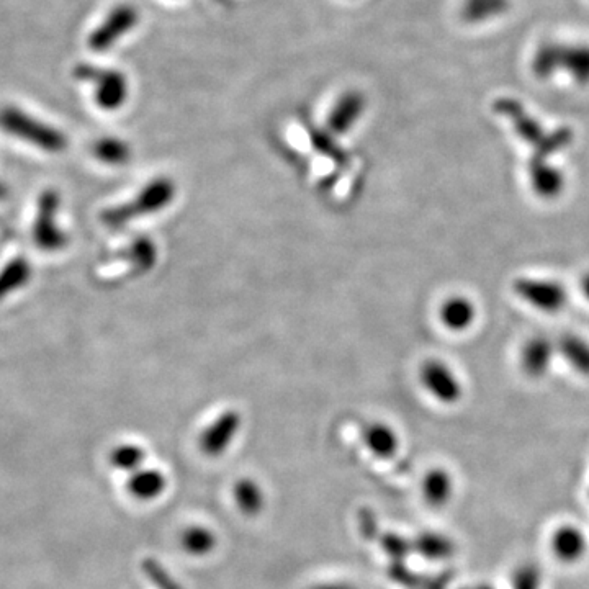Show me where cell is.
<instances>
[{"instance_id": "cell-1", "label": "cell", "mask_w": 589, "mask_h": 589, "mask_svg": "<svg viewBox=\"0 0 589 589\" xmlns=\"http://www.w3.org/2000/svg\"><path fill=\"white\" fill-rule=\"evenodd\" d=\"M177 197V185L169 177H158L131 198L128 202L120 203L117 207L107 208L102 213V223L112 230H122L131 221L156 215L171 207Z\"/></svg>"}, {"instance_id": "cell-2", "label": "cell", "mask_w": 589, "mask_h": 589, "mask_svg": "<svg viewBox=\"0 0 589 589\" xmlns=\"http://www.w3.org/2000/svg\"><path fill=\"white\" fill-rule=\"evenodd\" d=\"M0 130L45 153H63L68 148V138L63 131L23 112L22 108L10 105L0 108Z\"/></svg>"}, {"instance_id": "cell-3", "label": "cell", "mask_w": 589, "mask_h": 589, "mask_svg": "<svg viewBox=\"0 0 589 589\" xmlns=\"http://www.w3.org/2000/svg\"><path fill=\"white\" fill-rule=\"evenodd\" d=\"M77 81L94 86L95 104L105 112H117L130 97V82L122 71L100 68L95 64L82 63L74 68Z\"/></svg>"}, {"instance_id": "cell-4", "label": "cell", "mask_w": 589, "mask_h": 589, "mask_svg": "<svg viewBox=\"0 0 589 589\" xmlns=\"http://www.w3.org/2000/svg\"><path fill=\"white\" fill-rule=\"evenodd\" d=\"M61 195L54 189L41 192L36 200V215L33 221V241L43 252H59L68 246V234L58 226Z\"/></svg>"}, {"instance_id": "cell-5", "label": "cell", "mask_w": 589, "mask_h": 589, "mask_svg": "<svg viewBox=\"0 0 589 589\" xmlns=\"http://www.w3.org/2000/svg\"><path fill=\"white\" fill-rule=\"evenodd\" d=\"M140 10L135 5L120 4L108 12L107 17L90 33L87 45L94 53H107L140 23Z\"/></svg>"}, {"instance_id": "cell-6", "label": "cell", "mask_w": 589, "mask_h": 589, "mask_svg": "<svg viewBox=\"0 0 589 589\" xmlns=\"http://www.w3.org/2000/svg\"><path fill=\"white\" fill-rule=\"evenodd\" d=\"M513 290L521 300L545 313H557L568 302L567 290L554 280L521 277L514 280Z\"/></svg>"}, {"instance_id": "cell-7", "label": "cell", "mask_w": 589, "mask_h": 589, "mask_svg": "<svg viewBox=\"0 0 589 589\" xmlns=\"http://www.w3.org/2000/svg\"><path fill=\"white\" fill-rule=\"evenodd\" d=\"M493 110L513 125L514 133L524 143L529 144L532 151H536L547 140L549 133L545 131L542 123L537 118L532 117L531 113L527 112L519 100L513 99V97H500V99L495 100Z\"/></svg>"}, {"instance_id": "cell-8", "label": "cell", "mask_w": 589, "mask_h": 589, "mask_svg": "<svg viewBox=\"0 0 589 589\" xmlns=\"http://www.w3.org/2000/svg\"><path fill=\"white\" fill-rule=\"evenodd\" d=\"M421 383L437 401L454 405L462 398V383L442 360L429 359L421 367Z\"/></svg>"}, {"instance_id": "cell-9", "label": "cell", "mask_w": 589, "mask_h": 589, "mask_svg": "<svg viewBox=\"0 0 589 589\" xmlns=\"http://www.w3.org/2000/svg\"><path fill=\"white\" fill-rule=\"evenodd\" d=\"M367 110V97L362 90H346L339 95L328 113V131L334 136H344L357 125Z\"/></svg>"}, {"instance_id": "cell-10", "label": "cell", "mask_w": 589, "mask_h": 589, "mask_svg": "<svg viewBox=\"0 0 589 589\" xmlns=\"http://www.w3.org/2000/svg\"><path fill=\"white\" fill-rule=\"evenodd\" d=\"M241 423L243 419L238 411L228 410L221 413L200 437V449L203 454L208 457H220L221 454H225L231 442L238 436Z\"/></svg>"}, {"instance_id": "cell-11", "label": "cell", "mask_w": 589, "mask_h": 589, "mask_svg": "<svg viewBox=\"0 0 589 589\" xmlns=\"http://www.w3.org/2000/svg\"><path fill=\"white\" fill-rule=\"evenodd\" d=\"M563 72L576 86H589V43L558 41V74Z\"/></svg>"}, {"instance_id": "cell-12", "label": "cell", "mask_w": 589, "mask_h": 589, "mask_svg": "<svg viewBox=\"0 0 589 589\" xmlns=\"http://www.w3.org/2000/svg\"><path fill=\"white\" fill-rule=\"evenodd\" d=\"M555 349L549 338L534 336L522 346L521 369L527 377L540 378L549 372Z\"/></svg>"}, {"instance_id": "cell-13", "label": "cell", "mask_w": 589, "mask_h": 589, "mask_svg": "<svg viewBox=\"0 0 589 589\" xmlns=\"http://www.w3.org/2000/svg\"><path fill=\"white\" fill-rule=\"evenodd\" d=\"M529 179L536 195L545 200H552L562 194L565 189V176L549 161L531 159L529 161Z\"/></svg>"}, {"instance_id": "cell-14", "label": "cell", "mask_w": 589, "mask_h": 589, "mask_svg": "<svg viewBox=\"0 0 589 589\" xmlns=\"http://www.w3.org/2000/svg\"><path fill=\"white\" fill-rule=\"evenodd\" d=\"M439 318H441L444 328L449 329L452 333H464L475 323L477 308L467 297L454 295L442 303L439 308Z\"/></svg>"}, {"instance_id": "cell-15", "label": "cell", "mask_w": 589, "mask_h": 589, "mask_svg": "<svg viewBox=\"0 0 589 589\" xmlns=\"http://www.w3.org/2000/svg\"><path fill=\"white\" fill-rule=\"evenodd\" d=\"M513 0H464L460 15L468 25L495 22L508 14Z\"/></svg>"}, {"instance_id": "cell-16", "label": "cell", "mask_w": 589, "mask_h": 589, "mask_svg": "<svg viewBox=\"0 0 589 589\" xmlns=\"http://www.w3.org/2000/svg\"><path fill=\"white\" fill-rule=\"evenodd\" d=\"M166 475L156 468H140L131 473L128 480V491L136 500L153 501L166 490Z\"/></svg>"}, {"instance_id": "cell-17", "label": "cell", "mask_w": 589, "mask_h": 589, "mask_svg": "<svg viewBox=\"0 0 589 589\" xmlns=\"http://www.w3.org/2000/svg\"><path fill=\"white\" fill-rule=\"evenodd\" d=\"M364 442L367 449L378 459H392L398 452L400 441L396 432L383 423H372L364 429Z\"/></svg>"}, {"instance_id": "cell-18", "label": "cell", "mask_w": 589, "mask_h": 589, "mask_svg": "<svg viewBox=\"0 0 589 589\" xmlns=\"http://www.w3.org/2000/svg\"><path fill=\"white\" fill-rule=\"evenodd\" d=\"M557 351L575 372L589 377V342L586 339L578 334H563L558 339Z\"/></svg>"}, {"instance_id": "cell-19", "label": "cell", "mask_w": 589, "mask_h": 589, "mask_svg": "<svg viewBox=\"0 0 589 589\" xmlns=\"http://www.w3.org/2000/svg\"><path fill=\"white\" fill-rule=\"evenodd\" d=\"M92 153L97 161L113 167L125 166L133 158L131 144L117 136H104L95 141Z\"/></svg>"}, {"instance_id": "cell-20", "label": "cell", "mask_w": 589, "mask_h": 589, "mask_svg": "<svg viewBox=\"0 0 589 589\" xmlns=\"http://www.w3.org/2000/svg\"><path fill=\"white\" fill-rule=\"evenodd\" d=\"M32 279V266L27 259L15 257L7 262V266L0 270V302L17 292Z\"/></svg>"}, {"instance_id": "cell-21", "label": "cell", "mask_w": 589, "mask_h": 589, "mask_svg": "<svg viewBox=\"0 0 589 589\" xmlns=\"http://www.w3.org/2000/svg\"><path fill=\"white\" fill-rule=\"evenodd\" d=\"M532 76L537 81H552L558 74V41L540 43L531 58Z\"/></svg>"}, {"instance_id": "cell-22", "label": "cell", "mask_w": 589, "mask_h": 589, "mask_svg": "<svg viewBox=\"0 0 589 589\" xmlns=\"http://www.w3.org/2000/svg\"><path fill=\"white\" fill-rule=\"evenodd\" d=\"M554 552L560 560L575 562L581 555L585 554L586 540L578 529L573 527H562L552 540Z\"/></svg>"}, {"instance_id": "cell-23", "label": "cell", "mask_w": 589, "mask_h": 589, "mask_svg": "<svg viewBox=\"0 0 589 589\" xmlns=\"http://www.w3.org/2000/svg\"><path fill=\"white\" fill-rule=\"evenodd\" d=\"M234 501L246 516H257L264 508V491L251 478H243L234 485Z\"/></svg>"}, {"instance_id": "cell-24", "label": "cell", "mask_w": 589, "mask_h": 589, "mask_svg": "<svg viewBox=\"0 0 589 589\" xmlns=\"http://www.w3.org/2000/svg\"><path fill=\"white\" fill-rule=\"evenodd\" d=\"M180 544L187 554L194 555V557H205V555L212 554L218 540H216L215 532L210 531L207 527L192 526L185 529L184 534L180 537Z\"/></svg>"}, {"instance_id": "cell-25", "label": "cell", "mask_w": 589, "mask_h": 589, "mask_svg": "<svg viewBox=\"0 0 589 589\" xmlns=\"http://www.w3.org/2000/svg\"><path fill=\"white\" fill-rule=\"evenodd\" d=\"M424 498L431 506H442L449 501L452 493V480L444 470H431L424 478Z\"/></svg>"}, {"instance_id": "cell-26", "label": "cell", "mask_w": 589, "mask_h": 589, "mask_svg": "<svg viewBox=\"0 0 589 589\" xmlns=\"http://www.w3.org/2000/svg\"><path fill=\"white\" fill-rule=\"evenodd\" d=\"M146 460V452L143 447L136 444H122L115 447L110 454V464L122 470V472L135 473L140 470Z\"/></svg>"}, {"instance_id": "cell-27", "label": "cell", "mask_w": 589, "mask_h": 589, "mask_svg": "<svg viewBox=\"0 0 589 589\" xmlns=\"http://www.w3.org/2000/svg\"><path fill=\"white\" fill-rule=\"evenodd\" d=\"M143 572L156 589H184L179 585V581L154 558L144 560Z\"/></svg>"}, {"instance_id": "cell-28", "label": "cell", "mask_w": 589, "mask_h": 589, "mask_svg": "<svg viewBox=\"0 0 589 589\" xmlns=\"http://www.w3.org/2000/svg\"><path fill=\"white\" fill-rule=\"evenodd\" d=\"M130 257L131 261L135 262L136 267H140L141 270L146 272L156 262V248H154V244L149 239H136L130 248Z\"/></svg>"}, {"instance_id": "cell-29", "label": "cell", "mask_w": 589, "mask_h": 589, "mask_svg": "<svg viewBox=\"0 0 589 589\" xmlns=\"http://www.w3.org/2000/svg\"><path fill=\"white\" fill-rule=\"evenodd\" d=\"M416 547H418L421 554L429 558L447 557L450 552V545L446 539H442L439 536H431V534L419 537Z\"/></svg>"}, {"instance_id": "cell-30", "label": "cell", "mask_w": 589, "mask_h": 589, "mask_svg": "<svg viewBox=\"0 0 589 589\" xmlns=\"http://www.w3.org/2000/svg\"><path fill=\"white\" fill-rule=\"evenodd\" d=\"M382 549L385 554L393 558V562H401L406 555L410 554V545L403 537L396 536V534H383L378 537Z\"/></svg>"}, {"instance_id": "cell-31", "label": "cell", "mask_w": 589, "mask_h": 589, "mask_svg": "<svg viewBox=\"0 0 589 589\" xmlns=\"http://www.w3.org/2000/svg\"><path fill=\"white\" fill-rule=\"evenodd\" d=\"M311 143L316 148L328 154L331 158L338 159V161H344V153L339 146L334 143V135H331L328 130H311Z\"/></svg>"}, {"instance_id": "cell-32", "label": "cell", "mask_w": 589, "mask_h": 589, "mask_svg": "<svg viewBox=\"0 0 589 589\" xmlns=\"http://www.w3.org/2000/svg\"><path fill=\"white\" fill-rule=\"evenodd\" d=\"M359 529L360 534L365 540H377L380 537V527H378L377 516L374 511L369 508L360 509L359 513Z\"/></svg>"}, {"instance_id": "cell-33", "label": "cell", "mask_w": 589, "mask_h": 589, "mask_svg": "<svg viewBox=\"0 0 589 589\" xmlns=\"http://www.w3.org/2000/svg\"><path fill=\"white\" fill-rule=\"evenodd\" d=\"M388 575L401 585L414 586L418 583V578L403 565V562H393L388 568Z\"/></svg>"}, {"instance_id": "cell-34", "label": "cell", "mask_w": 589, "mask_h": 589, "mask_svg": "<svg viewBox=\"0 0 589 589\" xmlns=\"http://www.w3.org/2000/svg\"><path fill=\"white\" fill-rule=\"evenodd\" d=\"M311 589H357L349 583H323V585L315 586Z\"/></svg>"}, {"instance_id": "cell-35", "label": "cell", "mask_w": 589, "mask_h": 589, "mask_svg": "<svg viewBox=\"0 0 589 589\" xmlns=\"http://www.w3.org/2000/svg\"><path fill=\"white\" fill-rule=\"evenodd\" d=\"M581 292H583V295H585L586 300L589 302V272L581 280Z\"/></svg>"}, {"instance_id": "cell-36", "label": "cell", "mask_w": 589, "mask_h": 589, "mask_svg": "<svg viewBox=\"0 0 589 589\" xmlns=\"http://www.w3.org/2000/svg\"><path fill=\"white\" fill-rule=\"evenodd\" d=\"M7 195H9V189L5 187V184H2V182H0V200H4V198L7 197Z\"/></svg>"}]
</instances>
